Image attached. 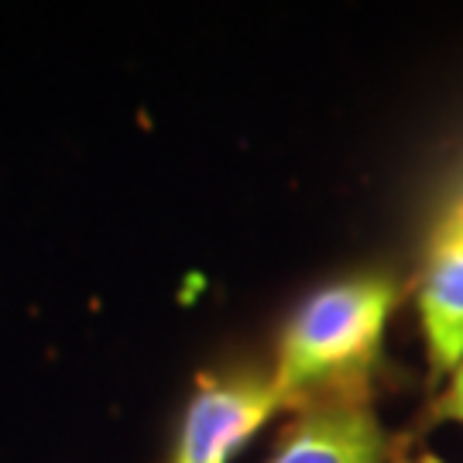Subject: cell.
Returning a JSON list of instances; mask_svg holds the SVG:
<instances>
[{
  "mask_svg": "<svg viewBox=\"0 0 463 463\" xmlns=\"http://www.w3.org/2000/svg\"><path fill=\"white\" fill-rule=\"evenodd\" d=\"M436 415L439 419H449V422H460L463 426V361L457 364V371L449 374L447 392L436 402Z\"/></svg>",
  "mask_w": 463,
  "mask_h": 463,
  "instance_id": "5b68a950",
  "label": "cell"
},
{
  "mask_svg": "<svg viewBox=\"0 0 463 463\" xmlns=\"http://www.w3.org/2000/svg\"><path fill=\"white\" fill-rule=\"evenodd\" d=\"M398 463H443V460L432 457V453H422V457H409V460H398Z\"/></svg>",
  "mask_w": 463,
  "mask_h": 463,
  "instance_id": "8992f818",
  "label": "cell"
},
{
  "mask_svg": "<svg viewBox=\"0 0 463 463\" xmlns=\"http://www.w3.org/2000/svg\"><path fill=\"white\" fill-rule=\"evenodd\" d=\"M419 313L432 374H453L463 361V206L453 210L432 241Z\"/></svg>",
  "mask_w": 463,
  "mask_h": 463,
  "instance_id": "3957f363",
  "label": "cell"
},
{
  "mask_svg": "<svg viewBox=\"0 0 463 463\" xmlns=\"http://www.w3.org/2000/svg\"><path fill=\"white\" fill-rule=\"evenodd\" d=\"M281 395L271 378L213 381L189 402L175 463H231L254 432L279 412Z\"/></svg>",
  "mask_w": 463,
  "mask_h": 463,
  "instance_id": "7a4b0ae2",
  "label": "cell"
},
{
  "mask_svg": "<svg viewBox=\"0 0 463 463\" xmlns=\"http://www.w3.org/2000/svg\"><path fill=\"white\" fill-rule=\"evenodd\" d=\"M395 285L384 279H350L309 296L285 326L275 364V388L285 405L323 388L354 384L378 357Z\"/></svg>",
  "mask_w": 463,
  "mask_h": 463,
  "instance_id": "6da1fadb",
  "label": "cell"
},
{
  "mask_svg": "<svg viewBox=\"0 0 463 463\" xmlns=\"http://www.w3.org/2000/svg\"><path fill=\"white\" fill-rule=\"evenodd\" d=\"M388 436L354 398L319 402L298 419L271 463H384Z\"/></svg>",
  "mask_w": 463,
  "mask_h": 463,
  "instance_id": "277c9868",
  "label": "cell"
}]
</instances>
